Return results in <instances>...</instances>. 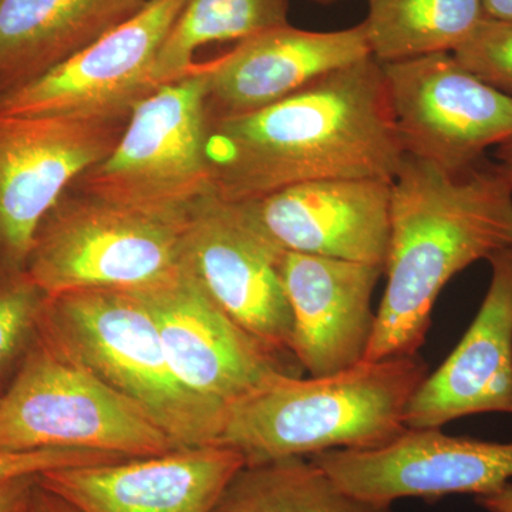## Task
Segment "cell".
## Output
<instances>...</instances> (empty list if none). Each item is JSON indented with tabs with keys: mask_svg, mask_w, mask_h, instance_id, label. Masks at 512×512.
<instances>
[{
	"mask_svg": "<svg viewBox=\"0 0 512 512\" xmlns=\"http://www.w3.org/2000/svg\"><path fill=\"white\" fill-rule=\"evenodd\" d=\"M406 156L382 63L367 56L265 109L210 120L214 194L249 202L322 180L392 181Z\"/></svg>",
	"mask_w": 512,
	"mask_h": 512,
	"instance_id": "1",
	"label": "cell"
},
{
	"mask_svg": "<svg viewBox=\"0 0 512 512\" xmlns=\"http://www.w3.org/2000/svg\"><path fill=\"white\" fill-rule=\"evenodd\" d=\"M512 248V180L487 160L453 173L406 154L392 183L384 289L365 360L416 355L451 278Z\"/></svg>",
	"mask_w": 512,
	"mask_h": 512,
	"instance_id": "2",
	"label": "cell"
},
{
	"mask_svg": "<svg viewBox=\"0 0 512 512\" xmlns=\"http://www.w3.org/2000/svg\"><path fill=\"white\" fill-rule=\"evenodd\" d=\"M429 375L420 353L367 362L335 375H284L225 409L217 444L245 464L384 446L407 429L404 413Z\"/></svg>",
	"mask_w": 512,
	"mask_h": 512,
	"instance_id": "3",
	"label": "cell"
},
{
	"mask_svg": "<svg viewBox=\"0 0 512 512\" xmlns=\"http://www.w3.org/2000/svg\"><path fill=\"white\" fill-rule=\"evenodd\" d=\"M37 338L133 403L178 447L217 444L225 407L202 399L177 379L153 312L138 293L46 296Z\"/></svg>",
	"mask_w": 512,
	"mask_h": 512,
	"instance_id": "4",
	"label": "cell"
},
{
	"mask_svg": "<svg viewBox=\"0 0 512 512\" xmlns=\"http://www.w3.org/2000/svg\"><path fill=\"white\" fill-rule=\"evenodd\" d=\"M208 77L197 63L134 107L113 151L79 178L84 197L185 221L214 194L207 157Z\"/></svg>",
	"mask_w": 512,
	"mask_h": 512,
	"instance_id": "5",
	"label": "cell"
},
{
	"mask_svg": "<svg viewBox=\"0 0 512 512\" xmlns=\"http://www.w3.org/2000/svg\"><path fill=\"white\" fill-rule=\"evenodd\" d=\"M185 222L90 197L60 200L37 231L25 272L46 296L157 291L190 272Z\"/></svg>",
	"mask_w": 512,
	"mask_h": 512,
	"instance_id": "6",
	"label": "cell"
},
{
	"mask_svg": "<svg viewBox=\"0 0 512 512\" xmlns=\"http://www.w3.org/2000/svg\"><path fill=\"white\" fill-rule=\"evenodd\" d=\"M180 448L147 414L39 338L0 396V450L96 451L124 458Z\"/></svg>",
	"mask_w": 512,
	"mask_h": 512,
	"instance_id": "7",
	"label": "cell"
},
{
	"mask_svg": "<svg viewBox=\"0 0 512 512\" xmlns=\"http://www.w3.org/2000/svg\"><path fill=\"white\" fill-rule=\"evenodd\" d=\"M397 133L409 156L460 173L512 138V97L453 53L382 64Z\"/></svg>",
	"mask_w": 512,
	"mask_h": 512,
	"instance_id": "8",
	"label": "cell"
},
{
	"mask_svg": "<svg viewBox=\"0 0 512 512\" xmlns=\"http://www.w3.org/2000/svg\"><path fill=\"white\" fill-rule=\"evenodd\" d=\"M187 0H147L136 15L49 72L0 96L2 117L127 120L156 92L154 64Z\"/></svg>",
	"mask_w": 512,
	"mask_h": 512,
	"instance_id": "9",
	"label": "cell"
},
{
	"mask_svg": "<svg viewBox=\"0 0 512 512\" xmlns=\"http://www.w3.org/2000/svg\"><path fill=\"white\" fill-rule=\"evenodd\" d=\"M127 120L0 116V272L25 271L42 222L109 156Z\"/></svg>",
	"mask_w": 512,
	"mask_h": 512,
	"instance_id": "10",
	"label": "cell"
},
{
	"mask_svg": "<svg viewBox=\"0 0 512 512\" xmlns=\"http://www.w3.org/2000/svg\"><path fill=\"white\" fill-rule=\"evenodd\" d=\"M184 238L192 274L222 311L268 348L292 355L284 249L266 237L241 204L215 194L190 212Z\"/></svg>",
	"mask_w": 512,
	"mask_h": 512,
	"instance_id": "11",
	"label": "cell"
},
{
	"mask_svg": "<svg viewBox=\"0 0 512 512\" xmlns=\"http://www.w3.org/2000/svg\"><path fill=\"white\" fill-rule=\"evenodd\" d=\"M309 460L346 493L383 505L407 497H481L512 480V441L448 436L441 429H406L384 446L329 450Z\"/></svg>",
	"mask_w": 512,
	"mask_h": 512,
	"instance_id": "12",
	"label": "cell"
},
{
	"mask_svg": "<svg viewBox=\"0 0 512 512\" xmlns=\"http://www.w3.org/2000/svg\"><path fill=\"white\" fill-rule=\"evenodd\" d=\"M153 312L168 362L190 392L227 409L279 376H301L229 318L197 276L138 293Z\"/></svg>",
	"mask_w": 512,
	"mask_h": 512,
	"instance_id": "13",
	"label": "cell"
},
{
	"mask_svg": "<svg viewBox=\"0 0 512 512\" xmlns=\"http://www.w3.org/2000/svg\"><path fill=\"white\" fill-rule=\"evenodd\" d=\"M245 466L222 444L183 447L158 456L57 468L37 483L83 512H211Z\"/></svg>",
	"mask_w": 512,
	"mask_h": 512,
	"instance_id": "14",
	"label": "cell"
},
{
	"mask_svg": "<svg viewBox=\"0 0 512 512\" xmlns=\"http://www.w3.org/2000/svg\"><path fill=\"white\" fill-rule=\"evenodd\" d=\"M392 183L353 178L312 181L241 205L285 252L384 268Z\"/></svg>",
	"mask_w": 512,
	"mask_h": 512,
	"instance_id": "15",
	"label": "cell"
},
{
	"mask_svg": "<svg viewBox=\"0 0 512 512\" xmlns=\"http://www.w3.org/2000/svg\"><path fill=\"white\" fill-rule=\"evenodd\" d=\"M383 274V266L285 252L291 352L309 376L335 375L365 360L376 325L373 292Z\"/></svg>",
	"mask_w": 512,
	"mask_h": 512,
	"instance_id": "16",
	"label": "cell"
},
{
	"mask_svg": "<svg viewBox=\"0 0 512 512\" xmlns=\"http://www.w3.org/2000/svg\"><path fill=\"white\" fill-rule=\"evenodd\" d=\"M370 55L363 23L335 32L284 25L241 40L227 55L201 63L210 120L265 109L326 74Z\"/></svg>",
	"mask_w": 512,
	"mask_h": 512,
	"instance_id": "17",
	"label": "cell"
},
{
	"mask_svg": "<svg viewBox=\"0 0 512 512\" xmlns=\"http://www.w3.org/2000/svg\"><path fill=\"white\" fill-rule=\"evenodd\" d=\"M491 281L457 348L413 394L407 429H441L481 413L512 416V248L488 258Z\"/></svg>",
	"mask_w": 512,
	"mask_h": 512,
	"instance_id": "18",
	"label": "cell"
},
{
	"mask_svg": "<svg viewBox=\"0 0 512 512\" xmlns=\"http://www.w3.org/2000/svg\"><path fill=\"white\" fill-rule=\"evenodd\" d=\"M147 0H0V96L126 22Z\"/></svg>",
	"mask_w": 512,
	"mask_h": 512,
	"instance_id": "19",
	"label": "cell"
},
{
	"mask_svg": "<svg viewBox=\"0 0 512 512\" xmlns=\"http://www.w3.org/2000/svg\"><path fill=\"white\" fill-rule=\"evenodd\" d=\"M483 0H369L370 55L386 64L453 53L483 20Z\"/></svg>",
	"mask_w": 512,
	"mask_h": 512,
	"instance_id": "20",
	"label": "cell"
},
{
	"mask_svg": "<svg viewBox=\"0 0 512 512\" xmlns=\"http://www.w3.org/2000/svg\"><path fill=\"white\" fill-rule=\"evenodd\" d=\"M211 512H392V505L353 497L311 460L293 457L245 464Z\"/></svg>",
	"mask_w": 512,
	"mask_h": 512,
	"instance_id": "21",
	"label": "cell"
},
{
	"mask_svg": "<svg viewBox=\"0 0 512 512\" xmlns=\"http://www.w3.org/2000/svg\"><path fill=\"white\" fill-rule=\"evenodd\" d=\"M289 0H187L160 47L153 70L156 89L190 72L202 46L248 39L288 25Z\"/></svg>",
	"mask_w": 512,
	"mask_h": 512,
	"instance_id": "22",
	"label": "cell"
},
{
	"mask_svg": "<svg viewBox=\"0 0 512 512\" xmlns=\"http://www.w3.org/2000/svg\"><path fill=\"white\" fill-rule=\"evenodd\" d=\"M45 298L25 271L0 272V396L35 345Z\"/></svg>",
	"mask_w": 512,
	"mask_h": 512,
	"instance_id": "23",
	"label": "cell"
},
{
	"mask_svg": "<svg viewBox=\"0 0 512 512\" xmlns=\"http://www.w3.org/2000/svg\"><path fill=\"white\" fill-rule=\"evenodd\" d=\"M453 55L478 79L512 97V20L485 18Z\"/></svg>",
	"mask_w": 512,
	"mask_h": 512,
	"instance_id": "24",
	"label": "cell"
},
{
	"mask_svg": "<svg viewBox=\"0 0 512 512\" xmlns=\"http://www.w3.org/2000/svg\"><path fill=\"white\" fill-rule=\"evenodd\" d=\"M126 460L124 457L96 451L79 450H0V484L19 477H37L57 468L93 466V464L114 463Z\"/></svg>",
	"mask_w": 512,
	"mask_h": 512,
	"instance_id": "25",
	"label": "cell"
},
{
	"mask_svg": "<svg viewBox=\"0 0 512 512\" xmlns=\"http://www.w3.org/2000/svg\"><path fill=\"white\" fill-rule=\"evenodd\" d=\"M36 478L19 477L0 484V512H23L35 487Z\"/></svg>",
	"mask_w": 512,
	"mask_h": 512,
	"instance_id": "26",
	"label": "cell"
},
{
	"mask_svg": "<svg viewBox=\"0 0 512 512\" xmlns=\"http://www.w3.org/2000/svg\"><path fill=\"white\" fill-rule=\"evenodd\" d=\"M23 512H83L79 508L74 507L69 501L59 497V495L46 490L42 485L37 483L33 487L32 493L29 495L28 503H26Z\"/></svg>",
	"mask_w": 512,
	"mask_h": 512,
	"instance_id": "27",
	"label": "cell"
},
{
	"mask_svg": "<svg viewBox=\"0 0 512 512\" xmlns=\"http://www.w3.org/2000/svg\"><path fill=\"white\" fill-rule=\"evenodd\" d=\"M476 501L487 512H512V483L494 493L476 497Z\"/></svg>",
	"mask_w": 512,
	"mask_h": 512,
	"instance_id": "28",
	"label": "cell"
},
{
	"mask_svg": "<svg viewBox=\"0 0 512 512\" xmlns=\"http://www.w3.org/2000/svg\"><path fill=\"white\" fill-rule=\"evenodd\" d=\"M487 18L512 20V0H483Z\"/></svg>",
	"mask_w": 512,
	"mask_h": 512,
	"instance_id": "29",
	"label": "cell"
},
{
	"mask_svg": "<svg viewBox=\"0 0 512 512\" xmlns=\"http://www.w3.org/2000/svg\"><path fill=\"white\" fill-rule=\"evenodd\" d=\"M495 157H497V164L503 168L505 174L512 180V138L498 146Z\"/></svg>",
	"mask_w": 512,
	"mask_h": 512,
	"instance_id": "30",
	"label": "cell"
},
{
	"mask_svg": "<svg viewBox=\"0 0 512 512\" xmlns=\"http://www.w3.org/2000/svg\"><path fill=\"white\" fill-rule=\"evenodd\" d=\"M312 2L319 3V5H330V3L336 2V0H312Z\"/></svg>",
	"mask_w": 512,
	"mask_h": 512,
	"instance_id": "31",
	"label": "cell"
}]
</instances>
